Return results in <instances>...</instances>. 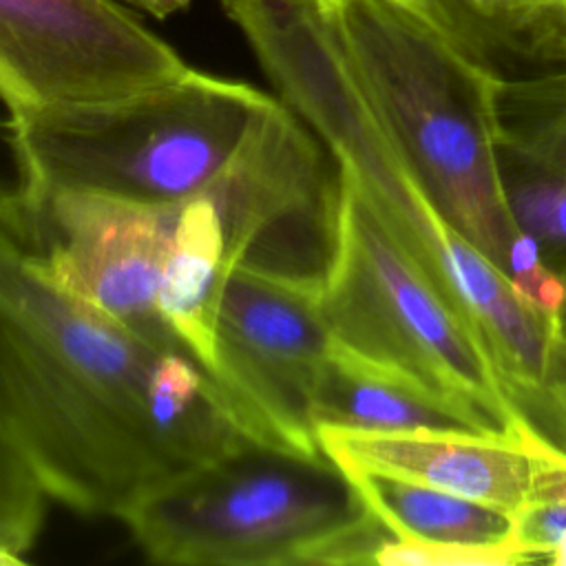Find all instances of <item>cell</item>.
Returning a JSON list of instances; mask_svg holds the SVG:
<instances>
[{"mask_svg": "<svg viewBox=\"0 0 566 566\" xmlns=\"http://www.w3.org/2000/svg\"><path fill=\"white\" fill-rule=\"evenodd\" d=\"M0 436L49 497L111 517L250 438L192 356L64 292L2 226Z\"/></svg>", "mask_w": 566, "mask_h": 566, "instance_id": "1", "label": "cell"}, {"mask_svg": "<svg viewBox=\"0 0 566 566\" xmlns=\"http://www.w3.org/2000/svg\"><path fill=\"white\" fill-rule=\"evenodd\" d=\"M263 71L279 99L327 146L382 228L480 340L520 413L544 380L559 323L524 307L509 279L442 214L376 119L327 24L285 31L265 53Z\"/></svg>", "mask_w": 566, "mask_h": 566, "instance_id": "2", "label": "cell"}, {"mask_svg": "<svg viewBox=\"0 0 566 566\" xmlns=\"http://www.w3.org/2000/svg\"><path fill=\"white\" fill-rule=\"evenodd\" d=\"M323 2L380 126L442 214L504 274L522 230L495 159L500 84L409 0Z\"/></svg>", "mask_w": 566, "mask_h": 566, "instance_id": "3", "label": "cell"}, {"mask_svg": "<svg viewBox=\"0 0 566 566\" xmlns=\"http://www.w3.org/2000/svg\"><path fill=\"white\" fill-rule=\"evenodd\" d=\"M276 97L188 69L135 93L9 113L18 186L177 208L206 197Z\"/></svg>", "mask_w": 566, "mask_h": 566, "instance_id": "4", "label": "cell"}, {"mask_svg": "<svg viewBox=\"0 0 566 566\" xmlns=\"http://www.w3.org/2000/svg\"><path fill=\"white\" fill-rule=\"evenodd\" d=\"M119 520L170 566L371 564L385 526L325 453L243 440L159 484Z\"/></svg>", "mask_w": 566, "mask_h": 566, "instance_id": "5", "label": "cell"}, {"mask_svg": "<svg viewBox=\"0 0 566 566\" xmlns=\"http://www.w3.org/2000/svg\"><path fill=\"white\" fill-rule=\"evenodd\" d=\"M338 248L318 303L332 345L478 433L537 440L484 347L343 177ZM539 442V440H537Z\"/></svg>", "mask_w": 566, "mask_h": 566, "instance_id": "6", "label": "cell"}, {"mask_svg": "<svg viewBox=\"0 0 566 566\" xmlns=\"http://www.w3.org/2000/svg\"><path fill=\"white\" fill-rule=\"evenodd\" d=\"M343 172L279 97L206 195L219 210L230 268L321 294L343 212Z\"/></svg>", "mask_w": 566, "mask_h": 566, "instance_id": "7", "label": "cell"}, {"mask_svg": "<svg viewBox=\"0 0 566 566\" xmlns=\"http://www.w3.org/2000/svg\"><path fill=\"white\" fill-rule=\"evenodd\" d=\"M177 208L0 188V226L55 285L148 340L186 352L157 305Z\"/></svg>", "mask_w": 566, "mask_h": 566, "instance_id": "8", "label": "cell"}, {"mask_svg": "<svg viewBox=\"0 0 566 566\" xmlns=\"http://www.w3.org/2000/svg\"><path fill=\"white\" fill-rule=\"evenodd\" d=\"M316 292L230 268L217 307L212 380L243 431L318 455L314 389L332 349Z\"/></svg>", "mask_w": 566, "mask_h": 566, "instance_id": "9", "label": "cell"}, {"mask_svg": "<svg viewBox=\"0 0 566 566\" xmlns=\"http://www.w3.org/2000/svg\"><path fill=\"white\" fill-rule=\"evenodd\" d=\"M188 69L115 0H0V102L9 113L117 97Z\"/></svg>", "mask_w": 566, "mask_h": 566, "instance_id": "10", "label": "cell"}, {"mask_svg": "<svg viewBox=\"0 0 566 566\" xmlns=\"http://www.w3.org/2000/svg\"><path fill=\"white\" fill-rule=\"evenodd\" d=\"M323 453L343 471H374L517 515L542 464L559 453L537 440L451 429L356 431L318 427Z\"/></svg>", "mask_w": 566, "mask_h": 566, "instance_id": "11", "label": "cell"}, {"mask_svg": "<svg viewBox=\"0 0 566 566\" xmlns=\"http://www.w3.org/2000/svg\"><path fill=\"white\" fill-rule=\"evenodd\" d=\"M495 159L515 226L566 279V80L497 86Z\"/></svg>", "mask_w": 566, "mask_h": 566, "instance_id": "12", "label": "cell"}, {"mask_svg": "<svg viewBox=\"0 0 566 566\" xmlns=\"http://www.w3.org/2000/svg\"><path fill=\"white\" fill-rule=\"evenodd\" d=\"M500 86L566 80V0H409Z\"/></svg>", "mask_w": 566, "mask_h": 566, "instance_id": "13", "label": "cell"}, {"mask_svg": "<svg viewBox=\"0 0 566 566\" xmlns=\"http://www.w3.org/2000/svg\"><path fill=\"white\" fill-rule=\"evenodd\" d=\"M226 237L208 197L177 208L159 283V314L172 338L208 371L214 369V323L228 276Z\"/></svg>", "mask_w": 566, "mask_h": 566, "instance_id": "14", "label": "cell"}, {"mask_svg": "<svg viewBox=\"0 0 566 566\" xmlns=\"http://www.w3.org/2000/svg\"><path fill=\"white\" fill-rule=\"evenodd\" d=\"M374 517L400 539L502 548L526 564L515 537V515L418 482L374 471H345Z\"/></svg>", "mask_w": 566, "mask_h": 566, "instance_id": "15", "label": "cell"}, {"mask_svg": "<svg viewBox=\"0 0 566 566\" xmlns=\"http://www.w3.org/2000/svg\"><path fill=\"white\" fill-rule=\"evenodd\" d=\"M314 424L356 431H473L398 380L332 345L314 389ZM478 433V431H475Z\"/></svg>", "mask_w": 566, "mask_h": 566, "instance_id": "16", "label": "cell"}, {"mask_svg": "<svg viewBox=\"0 0 566 566\" xmlns=\"http://www.w3.org/2000/svg\"><path fill=\"white\" fill-rule=\"evenodd\" d=\"M46 497L29 464L0 436V566L24 564L40 535Z\"/></svg>", "mask_w": 566, "mask_h": 566, "instance_id": "17", "label": "cell"}, {"mask_svg": "<svg viewBox=\"0 0 566 566\" xmlns=\"http://www.w3.org/2000/svg\"><path fill=\"white\" fill-rule=\"evenodd\" d=\"M566 533V455L553 453L539 469L526 506L515 515V537L528 562H546Z\"/></svg>", "mask_w": 566, "mask_h": 566, "instance_id": "18", "label": "cell"}, {"mask_svg": "<svg viewBox=\"0 0 566 566\" xmlns=\"http://www.w3.org/2000/svg\"><path fill=\"white\" fill-rule=\"evenodd\" d=\"M374 564L380 566H504L520 564L517 555L502 548H473L455 544H436L420 539H400L387 535L376 548Z\"/></svg>", "mask_w": 566, "mask_h": 566, "instance_id": "19", "label": "cell"}, {"mask_svg": "<svg viewBox=\"0 0 566 566\" xmlns=\"http://www.w3.org/2000/svg\"><path fill=\"white\" fill-rule=\"evenodd\" d=\"M524 422L539 442L566 455V334L551 349L546 376L524 407Z\"/></svg>", "mask_w": 566, "mask_h": 566, "instance_id": "20", "label": "cell"}, {"mask_svg": "<svg viewBox=\"0 0 566 566\" xmlns=\"http://www.w3.org/2000/svg\"><path fill=\"white\" fill-rule=\"evenodd\" d=\"M119 2L135 7L139 11H146L157 20H164L177 11H184L190 4V0H119Z\"/></svg>", "mask_w": 566, "mask_h": 566, "instance_id": "21", "label": "cell"}, {"mask_svg": "<svg viewBox=\"0 0 566 566\" xmlns=\"http://www.w3.org/2000/svg\"><path fill=\"white\" fill-rule=\"evenodd\" d=\"M548 564H555V566H566V533H562L555 544L551 546V553L546 557Z\"/></svg>", "mask_w": 566, "mask_h": 566, "instance_id": "22", "label": "cell"}, {"mask_svg": "<svg viewBox=\"0 0 566 566\" xmlns=\"http://www.w3.org/2000/svg\"><path fill=\"white\" fill-rule=\"evenodd\" d=\"M2 130H4V122L0 119V133H2Z\"/></svg>", "mask_w": 566, "mask_h": 566, "instance_id": "23", "label": "cell"}]
</instances>
